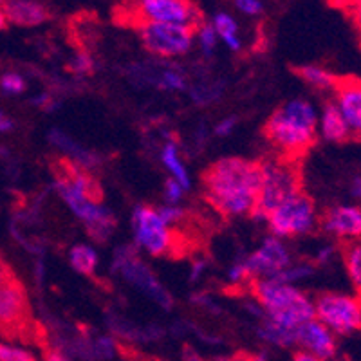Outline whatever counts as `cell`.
Masks as SVG:
<instances>
[{
  "mask_svg": "<svg viewBox=\"0 0 361 361\" xmlns=\"http://www.w3.org/2000/svg\"><path fill=\"white\" fill-rule=\"evenodd\" d=\"M260 188V161L230 156L202 173V190L212 208L228 219L251 215Z\"/></svg>",
  "mask_w": 361,
  "mask_h": 361,
  "instance_id": "1",
  "label": "cell"
},
{
  "mask_svg": "<svg viewBox=\"0 0 361 361\" xmlns=\"http://www.w3.org/2000/svg\"><path fill=\"white\" fill-rule=\"evenodd\" d=\"M54 190L71 214L85 228L90 240L103 244L116 231V217L102 202V188L90 170L62 159L54 166Z\"/></svg>",
  "mask_w": 361,
  "mask_h": 361,
  "instance_id": "2",
  "label": "cell"
},
{
  "mask_svg": "<svg viewBox=\"0 0 361 361\" xmlns=\"http://www.w3.org/2000/svg\"><path fill=\"white\" fill-rule=\"evenodd\" d=\"M264 135L280 156L298 159L318 137V112L314 105L304 98L289 99L267 118Z\"/></svg>",
  "mask_w": 361,
  "mask_h": 361,
  "instance_id": "3",
  "label": "cell"
},
{
  "mask_svg": "<svg viewBox=\"0 0 361 361\" xmlns=\"http://www.w3.org/2000/svg\"><path fill=\"white\" fill-rule=\"evenodd\" d=\"M251 296L264 309L269 320L288 329H298L314 318V300L302 289L279 279H257L250 283Z\"/></svg>",
  "mask_w": 361,
  "mask_h": 361,
  "instance_id": "4",
  "label": "cell"
},
{
  "mask_svg": "<svg viewBox=\"0 0 361 361\" xmlns=\"http://www.w3.org/2000/svg\"><path fill=\"white\" fill-rule=\"evenodd\" d=\"M300 192H302V172L298 161L282 156L260 161L259 197L250 217L259 222H266L276 206Z\"/></svg>",
  "mask_w": 361,
  "mask_h": 361,
  "instance_id": "5",
  "label": "cell"
},
{
  "mask_svg": "<svg viewBox=\"0 0 361 361\" xmlns=\"http://www.w3.org/2000/svg\"><path fill=\"white\" fill-rule=\"evenodd\" d=\"M111 269L163 311H170L173 307V296L141 259L140 250L134 244H121L116 247L112 253Z\"/></svg>",
  "mask_w": 361,
  "mask_h": 361,
  "instance_id": "6",
  "label": "cell"
},
{
  "mask_svg": "<svg viewBox=\"0 0 361 361\" xmlns=\"http://www.w3.org/2000/svg\"><path fill=\"white\" fill-rule=\"evenodd\" d=\"M130 230L134 246L150 257H166L176 250V235L172 226L161 217L157 208L137 204L130 215Z\"/></svg>",
  "mask_w": 361,
  "mask_h": 361,
  "instance_id": "7",
  "label": "cell"
},
{
  "mask_svg": "<svg viewBox=\"0 0 361 361\" xmlns=\"http://www.w3.org/2000/svg\"><path fill=\"white\" fill-rule=\"evenodd\" d=\"M137 35L141 45L157 60H173L185 56L195 44V27L188 25L140 22Z\"/></svg>",
  "mask_w": 361,
  "mask_h": 361,
  "instance_id": "8",
  "label": "cell"
},
{
  "mask_svg": "<svg viewBox=\"0 0 361 361\" xmlns=\"http://www.w3.org/2000/svg\"><path fill=\"white\" fill-rule=\"evenodd\" d=\"M271 235L279 238H295L311 233L318 224V212L307 193L300 192L276 206L267 217Z\"/></svg>",
  "mask_w": 361,
  "mask_h": 361,
  "instance_id": "9",
  "label": "cell"
},
{
  "mask_svg": "<svg viewBox=\"0 0 361 361\" xmlns=\"http://www.w3.org/2000/svg\"><path fill=\"white\" fill-rule=\"evenodd\" d=\"M314 318L336 336L361 331V298L345 293H322L314 298Z\"/></svg>",
  "mask_w": 361,
  "mask_h": 361,
  "instance_id": "10",
  "label": "cell"
},
{
  "mask_svg": "<svg viewBox=\"0 0 361 361\" xmlns=\"http://www.w3.org/2000/svg\"><path fill=\"white\" fill-rule=\"evenodd\" d=\"M29 320L27 291L8 264L0 259V334L13 336Z\"/></svg>",
  "mask_w": 361,
  "mask_h": 361,
  "instance_id": "11",
  "label": "cell"
},
{
  "mask_svg": "<svg viewBox=\"0 0 361 361\" xmlns=\"http://www.w3.org/2000/svg\"><path fill=\"white\" fill-rule=\"evenodd\" d=\"M128 11L135 24L157 22L195 27L202 22L201 11L190 0H134Z\"/></svg>",
  "mask_w": 361,
  "mask_h": 361,
  "instance_id": "12",
  "label": "cell"
},
{
  "mask_svg": "<svg viewBox=\"0 0 361 361\" xmlns=\"http://www.w3.org/2000/svg\"><path fill=\"white\" fill-rule=\"evenodd\" d=\"M130 82L137 87H154L164 92H180L188 90V76L179 66L169 60H154V62L135 63L127 71Z\"/></svg>",
  "mask_w": 361,
  "mask_h": 361,
  "instance_id": "13",
  "label": "cell"
},
{
  "mask_svg": "<svg viewBox=\"0 0 361 361\" xmlns=\"http://www.w3.org/2000/svg\"><path fill=\"white\" fill-rule=\"evenodd\" d=\"M243 259L251 282L257 279H275L293 262L288 246L275 235L264 238L253 253Z\"/></svg>",
  "mask_w": 361,
  "mask_h": 361,
  "instance_id": "14",
  "label": "cell"
},
{
  "mask_svg": "<svg viewBox=\"0 0 361 361\" xmlns=\"http://www.w3.org/2000/svg\"><path fill=\"white\" fill-rule=\"evenodd\" d=\"M296 347L322 361H334L338 357V336L316 318L300 325Z\"/></svg>",
  "mask_w": 361,
  "mask_h": 361,
  "instance_id": "15",
  "label": "cell"
},
{
  "mask_svg": "<svg viewBox=\"0 0 361 361\" xmlns=\"http://www.w3.org/2000/svg\"><path fill=\"white\" fill-rule=\"evenodd\" d=\"M322 228L341 243L357 240L361 238V208L353 204L333 206L322 217Z\"/></svg>",
  "mask_w": 361,
  "mask_h": 361,
  "instance_id": "16",
  "label": "cell"
},
{
  "mask_svg": "<svg viewBox=\"0 0 361 361\" xmlns=\"http://www.w3.org/2000/svg\"><path fill=\"white\" fill-rule=\"evenodd\" d=\"M334 94H336L334 103L349 125L350 135H354L356 140H361V80H338Z\"/></svg>",
  "mask_w": 361,
  "mask_h": 361,
  "instance_id": "17",
  "label": "cell"
},
{
  "mask_svg": "<svg viewBox=\"0 0 361 361\" xmlns=\"http://www.w3.org/2000/svg\"><path fill=\"white\" fill-rule=\"evenodd\" d=\"M107 325L116 340L128 343H156L164 336V329L159 325H140L114 312L107 314Z\"/></svg>",
  "mask_w": 361,
  "mask_h": 361,
  "instance_id": "18",
  "label": "cell"
},
{
  "mask_svg": "<svg viewBox=\"0 0 361 361\" xmlns=\"http://www.w3.org/2000/svg\"><path fill=\"white\" fill-rule=\"evenodd\" d=\"M47 140H49V143L56 148L58 152L63 154L66 159L73 161L74 164H78L82 169L94 170L102 163V159H99V156L94 150L83 147L82 143H78L73 135H69L62 128H51L49 134H47Z\"/></svg>",
  "mask_w": 361,
  "mask_h": 361,
  "instance_id": "19",
  "label": "cell"
},
{
  "mask_svg": "<svg viewBox=\"0 0 361 361\" xmlns=\"http://www.w3.org/2000/svg\"><path fill=\"white\" fill-rule=\"evenodd\" d=\"M6 20L18 27H38L49 18V13L37 0H6Z\"/></svg>",
  "mask_w": 361,
  "mask_h": 361,
  "instance_id": "20",
  "label": "cell"
},
{
  "mask_svg": "<svg viewBox=\"0 0 361 361\" xmlns=\"http://www.w3.org/2000/svg\"><path fill=\"white\" fill-rule=\"evenodd\" d=\"M318 134L329 143H343L350 137L349 125L334 102L325 103L318 114Z\"/></svg>",
  "mask_w": 361,
  "mask_h": 361,
  "instance_id": "21",
  "label": "cell"
},
{
  "mask_svg": "<svg viewBox=\"0 0 361 361\" xmlns=\"http://www.w3.org/2000/svg\"><path fill=\"white\" fill-rule=\"evenodd\" d=\"M161 163H163L164 170L170 173V179L177 180L185 190H190L192 186V177H190L188 169H186L185 159L180 156L179 145L173 140H166L161 147Z\"/></svg>",
  "mask_w": 361,
  "mask_h": 361,
  "instance_id": "22",
  "label": "cell"
},
{
  "mask_svg": "<svg viewBox=\"0 0 361 361\" xmlns=\"http://www.w3.org/2000/svg\"><path fill=\"white\" fill-rule=\"evenodd\" d=\"M296 331L283 327V325L276 324V322L264 316L262 320H259V325H257V338L262 343L275 347V349H291V347H296Z\"/></svg>",
  "mask_w": 361,
  "mask_h": 361,
  "instance_id": "23",
  "label": "cell"
},
{
  "mask_svg": "<svg viewBox=\"0 0 361 361\" xmlns=\"http://www.w3.org/2000/svg\"><path fill=\"white\" fill-rule=\"evenodd\" d=\"M69 266L73 267L78 275L92 276L99 266V255L94 246L90 244H74L67 253Z\"/></svg>",
  "mask_w": 361,
  "mask_h": 361,
  "instance_id": "24",
  "label": "cell"
},
{
  "mask_svg": "<svg viewBox=\"0 0 361 361\" xmlns=\"http://www.w3.org/2000/svg\"><path fill=\"white\" fill-rule=\"evenodd\" d=\"M212 25L217 31L219 40L233 53H238L243 49V40H240V33H238V22L235 20L233 15L226 11L215 13L212 17Z\"/></svg>",
  "mask_w": 361,
  "mask_h": 361,
  "instance_id": "25",
  "label": "cell"
},
{
  "mask_svg": "<svg viewBox=\"0 0 361 361\" xmlns=\"http://www.w3.org/2000/svg\"><path fill=\"white\" fill-rule=\"evenodd\" d=\"M341 259H343L345 271L349 276L356 295L361 298V238L353 243H343L341 246Z\"/></svg>",
  "mask_w": 361,
  "mask_h": 361,
  "instance_id": "26",
  "label": "cell"
},
{
  "mask_svg": "<svg viewBox=\"0 0 361 361\" xmlns=\"http://www.w3.org/2000/svg\"><path fill=\"white\" fill-rule=\"evenodd\" d=\"M300 78L304 80L307 85L316 90H334L338 85V78L331 71L320 66H300L295 71Z\"/></svg>",
  "mask_w": 361,
  "mask_h": 361,
  "instance_id": "27",
  "label": "cell"
},
{
  "mask_svg": "<svg viewBox=\"0 0 361 361\" xmlns=\"http://www.w3.org/2000/svg\"><path fill=\"white\" fill-rule=\"evenodd\" d=\"M188 94L199 107H209L221 102L224 96V82H197L188 85Z\"/></svg>",
  "mask_w": 361,
  "mask_h": 361,
  "instance_id": "28",
  "label": "cell"
},
{
  "mask_svg": "<svg viewBox=\"0 0 361 361\" xmlns=\"http://www.w3.org/2000/svg\"><path fill=\"white\" fill-rule=\"evenodd\" d=\"M119 354V341L112 334H92V361H112Z\"/></svg>",
  "mask_w": 361,
  "mask_h": 361,
  "instance_id": "29",
  "label": "cell"
},
{
  "mask_svg": "<svg viewBox=\"0 0 361 361\" xmlns=\"http://www.w3.org/2000/svg\"><path fill=\"white\" fill-rule=\"evenodd\" d=\"M316 266L314 262H291L286 269L276 275L275 279H279L280 282L283 283H291V286H296V283L304 282V280L311 279L314 275Z\"/></svg>",
  "mask_w": 361,
  "mask_h": 361,
  "instance_id": "30",
  "label": "cell"
},
{
  "mask_svg": "<svg viewBox=\"0 0 361 361\" xmlns=\"http://www.w3.org/2000/svg\"><path fill=\"white\" fill-rule=\"evenodd\" d=\"M195 42H197L199 49L202 51L204 56H212L215 53V47L219 44V35L214 29L212 22H204L195 25Z\"/></svg>",
  "mask_w": 361,
  "mask_h": 361,
  "instance_id": "31",
  "label": "cell"
},
{
  "mask_svg": "<svg viewBox=\"0 0 361 361\" xmlns=\"http://www.w3.org/2000/svg\"><path fill=\"white\" fill-rule=\"evenodd\" d=\"M25 89H27V82L22 76L20 73H15V71H8L0 76V92L9 98H15V96L24 94Z\"/></svg>",
  "mask_w": 361,
  "mask_h": 361,
  "instance_id": "32",
  "label": "cell"
},
{
  "mask_svg": "<svg viewBox=\"0 0 361 361\" xmlns=\"http://www.w3.org/2000/svg\"><path fill=\"white\" fill-rule=\"evenodd\" d=\"M0 361H37V356L22 345L0 341Z\"/></svg>",
  "mask_w": 361,
  "mask_h": 361,
  "instance_id": "33",
  "label": "cell"
},
{
  "mask_svg": "<svg viewBox=\"0 0 361 361\" xmlns=\"http://www.w3.org/2000/svg\"><path fill=\"white\" fill-rule=\"evenodd\" d=\"M67 69L69 73H73L74 76H87V74L94 73V58L90 56L85 51H78L76 54H73V58L67 63Z\"/></svg>",
  "mask_w": 361,
  "mask_h": 361,
  "instance_id": "34",
  "label": "cell"
},
{
  "mask_svg": "<svg viewBox=\"0 0 361 361\" xmlns=\"http://www.w3.org/2000/svg\"><path fill=\"white\" fill-rule=\"evenodd\" d=\"M185 192L186 190L173 179H166L164 183V190H163V195H164V204H172V206H179L183 197H185Z\"/></svg>",
  "mask_w": 361,
  "mask_h": 361,
  "instance_id": "35",
  "label": "cell"
},
{
  "mask_svg": "<svg viewBox=\"0 0 361 361\" xmlns=\"http://www.w3.org/2000/svg\"><path fill=\"white\" fill-rule=\"evenodd\" d=\"M235 9L246 17H259L264 13L262 0H233Z\"/></svg>",
  "mask_w": 361,
  "mask_h": 361,
  "instance_id": "36",
  "label": "cell"
},
{
  "mask_svg": "<svg viewBox=\"0 0 361 361\" xmlns=\"http://www.w3.org/2000/svg\"><path fill=\"white\" fill-rule=\"evenodd\" d=\"M157 212L161 214V217L169 222V226L179 224L183 219H185L186 212L180 206H172V204H163L161 208H157Z\"/></svg>",
  "mask_w": 361,
  "mask_h": 361,
  "instance_id": "37",
  "label": "cell"
},
{
  "mask_svg": "<svg viewBox=\"0 0 361 361\" xmlns=\"http://www.w3.org/2000/svg\"><path fill=\"white\" fill-rule=\"evenodd\" d=\"M237 123H238L237 116H226V118H222L221 121L214 127V134L219 135V137H228V135L235 130Z\"/></svg>",
  "mask_w": 361,
  "mask_h": 361,
  "instance_id": "38",
  "label": "cell"
},
{
  "mask_svg": "<svg viewBox=\"0 0 361 361\" xmlns=\"http://www.w3.org/2000/svg\"><path fill=\"white\" fill-rule=\"evenodd\" d=\"M192 302L195 305H199L201 309H206V311H209L212 314H221V307H219L217 302H215L212 296L204 295V293H197V295H193Z\"/></svg>",
  "mask_w": 361,
  "mask_h": 361,
  "instance_id": "39",
  "label": "cell"
},
{
  "mask_svg": "<svg viewBox=\"0 0 361 361\" xmlns=\"http://www.w3.org/2000/svg\"><path fill=\"white\" fill-rule=\"evenodd\" d=\"M334 255H336V247L331 246V244H325L314 253V266H325V264L333 260Z\"/></svg>",
  "mask_w": 361,
  "mask_h": 361,
  "instance_id": "40",
  "label": "cell"
},
{
  "mask_svg": "<svg viewBox=\"0 0 361 361\" xmlns=\"http://www.w3.org/2000/svg\"><path fill=\"white\" fill-rule=\"evenodd\" d=\"M208 271V260L206 259H195L193 260L192 267H190V280L192 282H197L201 280V276Z\"/></svg>",
  "mask_w": 361,
  "mask_h": 361,
  "instance_id": "41",
  "label": "cell"
},
{
  "mask_svg": "<svg viewBox=\"0 0 361 361\" xmlns=\"http://www.w3.org/2000/svg\"><path fill=\"white\" fill-rule=\"evenodd\" d=\"M350 17H353L354 25H356L357 33L361 35V0H350L349 4Z\"/></svg>",
  "mask_w": 361,
  "mask_h": 361,
  "instance_id": "42",
  "label": "cell"
},
{
  "mask_svg": "<svg viewBox=\"0 0 361 361\" xmlns=\"http://www.w3.org/2000/svg\"><path fill=\"white\" fill-rule=\"evenodd\" d=\"M180 360L183 361H206L204 357L199 354V350L195 349V347H192V345H185V347H183V350H180Z\"/></svg>",
  "mask_w": 361,
  "mask_h": 361,
  "instance_id": "43",
  "label": "cell"
},
{
  "mask_svg": "<svg viewBox=\"0 0 361 361\" xmlns=\"http://www.w3.org/2000/svg\"><path fill=\"white\" fill-rule=\"evenodd\" d=\"M206 361H253L251 353H237V354H228V356H215L209 357Z\"/></svg>",
  "mask_w": 361,
  "mask_h": 361,
  "instance_id": "44",
  "label": "cell"
},
{
  "mask_svg": "<svg viewBox=\"0 0 361 361\" xmlns=\"http://www.w3.org/2000/svg\"><path fill=\"white\" fill-rule=\"evenodd\" d=\"M42 361H71V360L66 356V354L60 353V350L51 349V347H47V349L44 350V356H42Z\"/></svg>",
  "mask_w": 361,
  "mask_h": 361,
  "instance_id": "45",
  "label": "cell"
},
{
  "mask_svg": "<svg viewBox=\"0 0 361 361\" xmlns=\"http://www.w3.org/2000/svg\"><path fill=\"white\" fill-rule=\"evenodd\" d=\"M9 130H13V119L0 111V134H6Z\"/></svg>",
  "mask_w": 361,
  "mask_h": 361,
  "instance_id": "46",
  "label": "cell"
},
{
  "mask_svg": "<svg viewBox=\"0 0 361 361\" xmlns=\"http://www.w3.org/2000/svg\"><path fill=\"white\" fill-rule=\"evenodd\" d=\"M291 361H322V360H318V357H314V356H311V354L304 353V350H298V353L293 354Z\"/></svg>",
  "mask_w": 361,
  "mask_h": 361,
  "instance_id": "47",
  "label": "cell"
},
{
  "mask_svg": "<svg viewBox=\"0 0 361 361\" xmlns=\"http://www.w3.org/2000/svg\"><path fill=\"white\" fill-rule=\"evenodd\" d=\"M350 193H353L354 197L361 199V176L360 177H354L353 185H350Z\"/></svg>",
  "mask_w": 361,
  "mask_h": 361,
  "instance_id": "48",
  "label": "cell"
},
{
  "mask_svg": "<svg viewBox=\"0 0 361 361\" xmlns=\"http://www.w3.org/2000/svg\"><path fill=\"white\" fill-rule=\"evenodd\" d=\"M6 24H8V20H6V15H4V9L0 8V29H4Z\"/></svg>",
  "mask_w": 361,
  "mask_h": 361,
  "instance_id": "49",
  "label": "cell"
},
{
  "mask_svg": "<svg viewBox=\"0 0 361 361\" xmlns=\"http://www.w3.org/2000/svg\"><path fill=\"white\" fill-rule=\"evenodd\" d=\"M4 2H6V0H0V8H2V6H4Z\"/></svg>",
  "mask_w": 361,
  "mask_h": 361,
  "instance_id": "50",
  "label": "cell"
}]
</instances>
